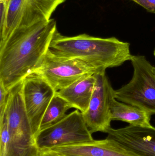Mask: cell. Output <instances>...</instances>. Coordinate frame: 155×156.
<instances>
[{"instance_id":"1","label":"cell","mask_w":155,"mask_h":156,"mask_svg":"<svg viewBox=\"0 0 155 156\" xmlns=\"http://www.w3.org/2000/svg\"><path fill=\"white\" fill-rule=\"evenodd\" d=\"M57 31L51 18L16 28L0 45V83L7 90L36 70Z\"/></svg>"},{"instance_id":"2","label":"cell","mask_w":155,"mask_h":156,"mask_svg":"<svg viewBox=\"0 0 155 156\" xmlns=\"http://www.w3.org/2000/svg\"><path fill=\"white\" fill-rule=\"evenodd\" d=\"M53 54L69 58H76L102 71L117 67L131 61L130 44L115 37L102 38L82 34L75 36L62 35L56 32L50 44Z\"/></svg>"},{"instance_id":"3","label":"cell","mask_w":155,"mask_h":156,"mask_svg":"<svg viewBox=\"0 0 155 156\" xmlns=\"http://www.w3.org/2000/svg\"><path fill=\"white\" fill-rule=\"evenodd\" d=\"M4 115L8 131L6 156H42L24 103L22 81L10 90Z\"/></svg>"},{"instance_id":"4","label":"cell","mask_w":155,"mask_h":156,"mask_svg":"<svg viewBox=\"0 0 155 156\" xmlns=\"http://www.w3.org/2000/svg\"><path fill=\"white\" fill-rule=\"evenodd\" d=\"M133 77L128 83L115 90V98L155 114V67L143 55H133Z\"/></svg>"},{"instance_id":"5","label":"cell","mask_w":155,"mask_h":156,"mask_svg":"<svg viewBox=\"0 0 155 156\" xmlns=\"http://www.w3.org/2000/svg\"><path fill=\"white\" fill-rule=\"evenodd\" d=\"M102 71L86 61L76 58L62 57L48 50L34 72L44 79L56 92L79 79Z\"/></svg>"},{"instance_id":"6","label":"cell","mask_w":155,"mask_h":156,"mask_svg":"<svg viewBox=\"0 0 155 156\" xmlns=\"http://www.w3.org/2000/svg\"><path fill=\"white\" fill-rule=\"evenodd\" d=\"M42 151L67 145L87 143L94 140L83 114L76 110L62 121L40 131L35 136Z\"/></svg>"},{"instance_id":"7","label":"cell","mask_w":155,"mask_h":156,"mask_svg":"<svg viewBox=\"0 0 155 156\" xmlns=\"http://www.w3.org/2000/svg\"><path fill=\"white\" fill-rule=\"evenodd\" d=\"M66 0H10L4 29L0 34L2 44L14 30L43 21H48Z\"/></svg>"},{"instance_id":"8","label":"cell","mask_w":155,"mask_h":156,"mask_svg":"<svg viewBox=\"0 0 155 156\" xmlns=\"http://www.w3.org/2000/svg\"><path fill=\"white\" fill-rule=\"evenodd\" d=\"M95 85L88 109L83 114L85 122L91 133H107L111 128V107L115 98V90L105 72L95 74Z\"/></svg>"},{"instance_id":"9","label":"cell","mask_w":155,"mask_h":156,"mask_svg":"<svg viewBox=\"0 0 155 156\" xmlns=\"http://www.w3.org/2000/svg\"><path fill=\"white\" fill-rule=\"evenodd\" d=\"M56 92L41 76L33 72L22 80V96L35 136L44 114Z\"/></svg>"},{"instance_id":"10","label":"cell","mask_w":155,"mask_h":156,"mask_svg":"<svg viewBox=\"0 0 155 156\" xmlns=\"http://www.w3.org/2000/svg\"><path fill=\"white\" fill-rule=\"evenodd\" d=\"M107 138L140 156H155V127L129 125L123 128H110Z\"/></svg>"},{"instance_id":"11","label":"cell","mask_w":155,"mask_h":156,"mask_svg":"<svg viewBox=\"0 0 155 156\" xmlns=\"http://www.w3.org/2000/svg\"><path fill=\"white\" fill-rule=\"evenodd\" d=\"M50 150L66 156H140L112 139L53 147Z\"/></svg>"},{"instance_id":"12","label":"cell","mask_w":155,"mask_h":156,"mask_svg":"<svg viewBox=\"0 0 155 156\" xmlns=\"http://www.w3.org/2000/svg\"><path fill=\"white\" fill-rule=\"evenodd\" d=\"M96 80L95 74L84 76L67 87L56 91V94L64 99L72 108L84 113L89 107Z\"/></svg>"},{"instance_id":"13","label":"cell","mask_w":155,"mask_h":156,"mask_svg":"<svg viewBox=\"0 0 155 156\" xmlns=\"http://www.w3.org/2000/svg\"><path fill=\"white\" fill-rule=\"evenodd\" d=\"M112 121H120L135 126H152V115L144 110L114 99L111 107Z\"/></svg>"},{"instance_id":"14","label":"cell","mask_w":155,"mask_h":156,"mask_svg":"<svg viewBox=\"0 0 155 156\" xmlns=\"http://www.w3.org/2000/svg\"><path fill=\"white\" fill-rule=\"evenodd\" d=\"M71 108L72 106L66 101L55 94L43 116L39 132L62 121Z\"/></svg>"},{"instance_id":"15","label":"cell","mask_w":155,"mask_h":156,"mask_svg":"<svg viewBox=\"0 0 155 156\" xmlns=\"http://www.w3.org/2000/svg\"><path fill=\"white\" fill-rule=\"evenodd\" d=\"M0 156H6L8 142V131L5 115L0 118Z\"/></svg>"},{"instance_id":"16","label":"cell","mask_w":155,"mask_h":156,"mask_svg":"<svg viewBox=\"0 0 155 156\" xmlns=\"http://www.w3.org/2000/svg\"><path fill=\"white\" fill-rule=\"evenodd\" d=\"M10 90L8 91L0 83V118L4 115L9 100Z\"/></svg>"},{"instance_id":"17","label":"cell","mask_w":155,"mask_h":156,"mask_svg":"<svg viewBox=\"0 0 155 156\" xmlns=\"http://www.w3.org/2000/svg\"><path fill=\"white\" fill-rule=\"evenodd\" d=\"M10 0H0V34L2 33L7 16Z\"/></svg>"},{"instance_id":"18","label":"cell","mask_w":155,"mask_h":156,"mask_svg":"<svg viewBox=\"0 0 155 156\" xmlns=\"http://www.w3.org/2000/svg\"><path fill=\"white\" fill-rule=\"evenodd\" d=\"M144 8L147 12L155 13V0H131Z\"/></svg>"},{"instance_id":"19","label":"cell","mask_w":155,"mask_h":156,"mask_svg":"<svg viewBox=\"0 0 155 156\" xmlns=\"http://www.w3.org/2000/svg\"><path fill=\"white\" fill-rule=\"evenodd\" d=\"M42 152V156H62L60 154L51 150H45Z\"/></svg>"},{"instance_id":"20","label":"cell","mask_w":155,"mask_h":156,"mask_svg":"<svg viewBox=\"0 0 155 156\" xmlns=\"http://www.w3.org/2000/svg\"><path fill=\"white\" fill-rule=\"evenodd\" d=\"M153 54H154V57L155 58V48Z\"/></svg>"},{"instance_id":"21","label":"cell","mask_w":155,"mask_h":156,"mask_svg":"<svg viewBox=\"0 0 155 156\" xmlns=\"http://www.w3.org/2000/svg\"><path fill=\"white\" fill-rule=\"evenodd\" d=\"M61 155H62V154H61ZM62 155V156H66L63 155Z\"/></svg>"}]
</instances>
